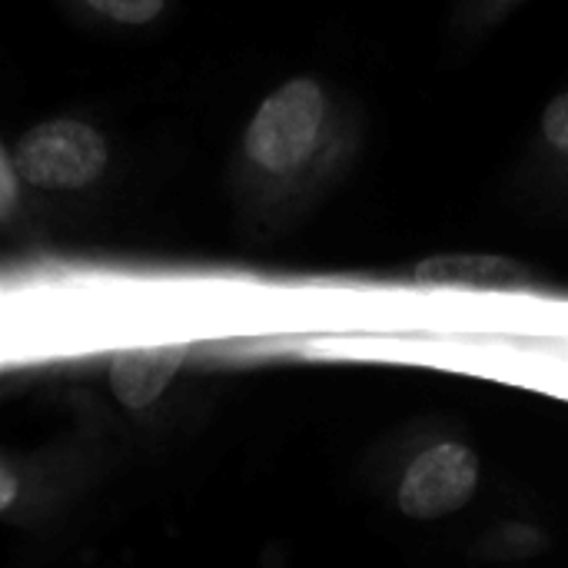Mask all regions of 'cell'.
Segmentation results:
<instances>
[{
    "label": "cell",
    "mask_w": 568,
    "mask_h": 568,
    "mask_svg": "<svg viewBox=\"0 0 568 568\" xmlns=\"http://www.w3.org/2000/svg\"><path fill=\"white\" fill-rule=\"evenodd\" d=\"M479 456L463 443H439L413 459L399 479L396 506L416 523H433L466 509L479 489Z\"/></svg>",
    "instance_id": "3"
},
{
    "label": "cell",
    "mask_w": 568,
    "mask_h": 568,
    "mask_svg": "<svg viewBox=\"0 0 568 568\" xmlns=\"http://www.w3.org/2000/svg\"><path fill=\"white\" fill-rule=\"evenodd\" d=\"M413 280L419 286H459V290H526L532 286V273L493 253H439L416 263Z\"/></svg>",
    "instance_id": "4"
},
{
    "label": "cell",
    "mask_w": 568,
    "mask_h": 568,
    "mask_svg": "<svg viewBox=\"0 0 568 568\" xmlns=\"http://www.w3.org/2000/svg\"><path fill=\"white\" fill-rule=\"evenodd\" d=\"M183 363H186L183 346L126 349V353L113 356L106 383H110V393L120 406L146 409L166 393V386L173 383V376L180 373Z\"/></svg>",
    "instance_id": "5"
},
{
    "label": "cell",
    "mask_w": 568,
    "mask_h": 568,
    "mask_svg": "<svg viewBox=\"0 0 568 568\" xmlns=\"http://www.w3.org/2000/svg\"><path fill=\"white\" fill-rule=\"evenodd\" d=\"M106 163L110 146L103 133L70 116L37 123L13 150V166L23 183L53 193H73L97 183Z\"/></svg>",
    "instance_id": "2"
},
{
    "label": "cell",
    "mask_w": 568,
    "mask_h": 568,
    "mask_svg": "<svg viewBox=\"0 0 568 568\" xmlns=\"http://www.w3.org/2000/svg\"><path fill=\"white\" fill-rule=\"evenodd\" d=\"M503 3H509V0H503Z\"/></svg>",
    "instance_id": "8"
},
{
    "label": "cell",
    "mask_w": 568,
    "mask_h": 568,
    "mask_svg": "<svg viewBox=\"0 0 568 568\" xmlns=\"http://www.w3.org/2000/svg\"><path fill=\"white\" fill-rule=\"evenodd\" d=\"M542 136L552 150L568 156V90L552 97L542 110Z\"/></svg>",
    "instance_id": "7"
},
{
    "label": "cell",
    "mask_w": 568,
    "mask_h": 568,
    "mask_svg": "<svg viewBox=\"0 0 568 568\" xmlns=\"http://www.w3.org/2000/svg\"><path fill=\"white\" fill-rule=\"evenodd\" d=\"M83 3L116 23H150L166 7V0H83Z\"/></svg>",
    "instance_id": "6"
},
{
    "label": "cell",
    "mask_w": 568,
    "mask_h": 568,
    "mask_svg": "<svg viewBox=\"0 0 568 568\" xmlns=\"http://www.w3.org/2000/svg\"><path fill=\"white\" fill-rule=\"evenodd\" d=\"M326 126V93L313 77H293L276 87L253 113L243 153L253 166L273 176L303 170L323 140Z\"/></svg>",
    "instance_id": "1"
}]
</instances>
